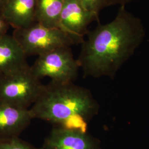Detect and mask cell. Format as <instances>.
Returning <instances> with one entry per match:
<instances>
[{
    "label": "cell",
    "mask_w": 149,
    "mask_h": 149,
    "mask_svg": "<svg viewBox=\"0 0 149 149\" xmlns=\"http://www.w3.org/2000/svg\"><path fill=\"white\" fill-rule=\"evenodd\" d=\"M86 36L77 59L84 76L114 80L144 42L146 31L141 19L122 6L112 21L99 24Z\"/></svg>",
    "instance_id": "1"
},
{
    "label": "cell",
    "mask_w": 149,
    "mask_h": 149,
    "mask_svg": "<svg viewBox=\"0 0 149 149\" xmlns=\"http://www.w3.org/2000/svg\"><path fill=\"white\" fill-rule=\"evenodd\" d=\"M100 108L98 102L88 89L74 82L50 81L44 85L29 111L33 119L51 123L54 126L86 132Z\"/></svg>",
    "instance_id": "2"
},
{
    "label": "cell",
    "mask_w": 149,
    "mask_h": 149,
    "mask_svg": "<svg viewBox=\"0 0 149 149\" xmlns=\"http://www.w3.org/2000/svg\"><path fill=\"white\" fill-rule=\"evenodd\" d=\"M12 36L27 57L38 56L58 48L79 44L59 28L45 27L36 22L26 28L15 29Z\"/></svg>",
    "instance_id": "3"
},
{
    "label": "cell",
    "mask_w": 149,
    "mask_h": 149,
    "mask_svg": "<svg viewBox=\"0 0 149 149\" xmlns=\"http://www.w3.org/2000/svg\"><path fill=\"white\" fill-rule=\"evenodd\" d=\"M44 87L29 66L0 77V101L29 109L40 95Z\"/></svg>",
    "instance_id": "4"
},
{
    "label": "cell",
    "mask_w": 149,
    "mask_h": 149,
    "mask_svg": "<svg viewBox=\"0 0 149 149\" xmlns=\"http://www.w3.org/2000/svg\"><path fill=\"white\" fill-rule=\"evenodd\" d=\"M30 68L39 79L47 77L55 83L74 82L80 69L70 47L58 48L38 56Z\"/></svg>",
    "instance_id": "5"
},
{
    "label": "cell",
    "mask_w": 149,
    "mask_h": 149,
    "mask_svg": "<svg viewBox=\"0 0 149 149\" xmlns=\"http://www.w3.org/2000/svg\"><path fill=\"white\" fill-rule=\"evenodd\" d=\"M99 16L88 11L79 0H64L61 15L62 31L75 39L79 44L84 40L88 32V27L94 21H98Z\"/></svg>",
    "instance_id": "6"
},
{
    "label": "cell",
    "mask_w": 149,
    "mask_h": 149,
    "mask_svg": "<svg viewBox=\"0 0 149 149\" xmlns=\"http://www.w3.org/2000/svg\"><path fill=\"white\" fill-rule=\"evenodd\" d=\"M41 149H102L101 141L88 132L54 126Z\"/></svg>",
    "instance_id": "7"
},
{
    "label": "cell",
    "mask_w": 149,
    "mask_h": 149,
    "mask_svg": "<svg viewBox=\"0 0 149 149\" xmlns=\"http://www.w3.org/2000/svg\"><path fill=\"white\" fill-rule=\"evenodd\" d=\"M32 119L29 109L0 101V140L19 137Z\"/></svg>",
    "instance_id": "8"
},
{
    "label": "cell",
    "mask_w": 149,
    "mask_h": 149,
    "mask_svg": "<svg viewBox=\"0 0 149 149\" xmlns=\"http://www.w3.org/2000/svg\"><path fill=\"white\" fill-rule=\"evenodd\" d=\"M27 56L12 35L0 39V77L26 68Z\"/></svg>",
    "instance_id": "9"
},
{
    "label": "cell",
    "mask_w": 149,
    "mask_h": 149,
    "mask_svg": "<svg viewBox=\"0 0 149 149\" xmlns=\"http://www.w3.org/2000/svg\"><path fill=\"white\" fill-rule=\"evenodd\" d=\"M36 0H8L1 15L15 29L28 27L36 22Z\"/></svg>",
    "instance_id": "10"
},
{
    "label": "cell",
    "mask_w": 149,
    "mask_h": 149,
    "mask_svg": "<svg viewBox=\"0 0 149 149\" xmlns=\"http://www.w3.org/2000/svg\"><path fill=\"white\" fill-rule=\"evenodd\" d=\"M64 0H36V22L44 26L61 29Z\"/></svg>",
    "instance_id": "11"
},
{
    "label": "cell",
    "mask_w": 149,
    "mask_h": 149,
    "mask_svg": "<svg viewBox=\"0 0 149 149\" xmlns=\"http://www.w3.org/2000/svg\"><path fill=\"white\" fill-rule=\"evenodd\" d=\"M0 149H41L37 148L29 143L19 137L0 140Z\"/></svg>",
    "instance_id": "12"
},
{
    "label": "cell",
    "mask_w": 149,
    "mask_h": 149,
    "mask_svg": "<svg viewBox=\"0 0 149 149\" xmlns=\"http://www.w3.org/2000/svg\"><path fill=\"white\" fill-rule=\"evenodd\" d=\"M88 11L99 16L100 11L107 7L108 0H79Z\"/></svg>",
    "instance_id": "13"
},
{
    "label": "cell",
    "mask_w": 149,
    "mask_h": 149,
    "mask_svg": "<svg viewBox=\"0 0 149 149\" xmlns=\"http://www.w3.org/2000/svg\"><path fill=\"white\" fill-rule=\"evenodd\" d=\"M10 27L9 24L0 14V39L7 34V32Z\"/></svg>",
    "instance_id": "14"
},
{
    "label": "cell",
    "mask_w": 149,
    "mask_h": 149,
    "mask_svg": "<svg viewBox=\"0 0 149 149\" xmlns=\"http://www.w3.org/2000/svg\"><path fill=\"white\" fill-rule=\"evenodd\" d=\"M135 0H108L107 6H124L133 2Z\"/></svg>",
    "instance_id": "15"
},
{
    "label": "cell",
    "mask_w": 149,
    "mask_h": 149,
    "mask_svg": "<svg viewBox=\"0 0 149 149\" xmlns=\"http://www.w3.org/2000/svg\"><path fill=\"white\" fill-rule=\"evenodd\" d=\"M8 0H0V14Z\"/></svg>",
    "instance_id": "16"
}]
</instances>
